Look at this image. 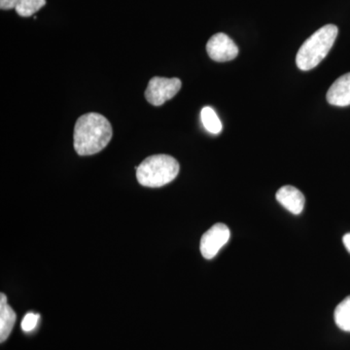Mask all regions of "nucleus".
I'll return each mask as SVG.
<instances>
[{
  "label": "nucleus",
  "mask_w": 350,
  "mask_h": 350,
  "mask_svg": "<svg viewBox=\"0 0 350 350\" xmlns=\"http://www.w3.org/2000/svg\"><path fill=\"white\" fill-rule=\"evenodd\" d=\"M179 163L170 155H153L145 159L137 170V178L145 187L158 188L174 181L178 175Z\"/></svg>",
  "instance_id": "3"
},
{
  "label": "nucleus",
  "mask_w": 350,
  "mask_h": 350,
  "mask_svg": "<svg viewBox=\"0 0 350 350\" xmlns=\"http://www.w3.org/2000/svg\"><path fill=\"white\" fill-rule=\"evenodd\" d=\"M111 124L103 115L88 113L76 122L73 144L80 156H90L98 153L107 146L111 140Z\"/></svg>",
  "instance_id": "1"
},
{
  "label": "nucleus",
  "mask_w": 350,
  "mask_h": 350,
  "mask_svg": "<svg viewBox=\"0 0 350 350\" xmlns=\"http://www.w3.org/2000/svg\"><path fill=\"white\" fill-rule=\"evenodd\" d=\"M21 0H0V8L2 10H11L16 9Z\"/></svg>",
  "instance_id": "14"
},
{
  "label": "nucleus",
  "mask_w": 350,
  "mask_h": 350,
  "mask_svg": "<svg viewBox=\"0 0 350 350\" xmlns=\"http://www.w3.org/2000/svg\"><path fill=\"white\" fill-rule=\"evenodd\" d=\"M45 4L46 0H21L15 10L21 17H31L45 6Z\"/></svg>",
  "instance_id": "12"
},
{
  "label": "nucleus",
  "mask_w": 350,
  "mask_h": 350,
  "mask_svg": "<svg viewBox=\"0 0 350 350\" xmlns=\"http://www.w3.org/2000/svg\"><path fill=\"white\" fill-rule=\"evenodd\" d=\"M182 82L178 78H152L148 83L145 98L154 107H161L167 100H172L180 91Z\"/></svg>",
  "instance_id": "4"
},
{
  "label": "nucleus",
  "mask_w": 350,
  "mask_h": 350,
  "mask_svg": "<svg viewBox=\"0 0 350 350\" xmlns=\"http://www.w3.org/2000/svg\"><path fill=\"white\" fill-rule=\"evenodd\" d=\"M206 52L211 59L223 63L236 59L239 47L227 34L216 33L207 42Z\"/></svg>",
  "instance_id": "6"
},
{
  "label": "nucleus",
  "mask_w": 350,
  "mask_h": 350,
  "mask_svg": "<svg viewBox=\"0 0 350 350\" xmlns=\"http://www.w3.org/2000/svg\"><path fill=\"white\" fill-rule=\"evenodd\" d=\"M231 232L229 228L222 223L213 225L208 231L204 232L200 239V252L206 259H213L221 248L229 241Z\"/></svg>",
  "instance_id": "5"
},
{
  "label": "nucleus",
  "mask_w": 350,
  "mask_h": 350,
  "mask_svg": "<svg viewBox=\"0 0 350 350\" xmlns=\"http://www.w3.org/2000/svg\"><path fill=\"white\" fill-rule=\"evenodd\" d=\"M16 313L7 304L5 295H0V342H3L10 336L15 325Z\"/></svg>",
  "instance_id": "9"
},
{
  "label": "nucleus",
  "mask_w": 350,
  "mask_h": 350,
  "mask_svg": "<svg viewBox=\"0 0 350 350\" xmlns=\"http://www.w3.org/2000/svg\"><path fill=\"white\" fill-rule=\"evenodd\" d=\"M276 200L289 213L299 215L305 207V196L294 186H283L276 192Z\"/></svg>",
  "instance_id": "7"
},
{
  "label": "nucleus",
  "mask_w": 350,
  "mask_h": 350,
  "mask_svg": "<svg viewBox=\"0 0 350 350\" xmlns=\"http://www.w3.org/2000/svg\"><path fill=\"white\" fill-rule=\"evenodd\" d=\"M342 241H344L345 248H347V250L350 253V234H345Z\"/></svg>",
  "instance_id": "15"
},
{
  "label": "nucleus",
  "mask_w": 350,
  "mask_h": 350,
  "mask_svg": "<svg viewBox=\"0 0 350 350\" xmlns=\"http://www.w3.org/2000/svg\"><path fill=\"white\" fill-rule=\"evenodd\" d=\"M334 317L336 324L340 330L350 332V296L338 304Z\"/></svg>",
  "instance_id": "11"
},
{
  "label": "nucleus",
  "mask_w": 350,
  "mask_h": 350,
  "mask_svg": "<svg viewBox=\"0 0 350 350\" xmlns=\"http://www.w3.org/2000/svg\"><path fill=\"white\" fill-rule=\"evenodd\" d=\"M338 33V29L335 25H324L315 31L301 46L296 57L297 66L304 71L317 68L330 52Z\"/></svg>",
  "instance_id": "2"
},
{
  "label": "nucleus",
  "mask_w": 350,
  "mask_h": 350,
  "mask_svg": "<svg viewBox=\"0 0 350 350\" xmlns=\"http://www.w3.org/2000/svg\"><path fill=\"white\" fill-rule=\"evenodd\" d=\"M39 319H40V317H39L38 313H27L22 321L23 331L27 332V333L33 331L36 326H38Z\"/></svg>",
  "instance_id": "13"
},
{
  "label": "nucleus",
  "mask_w": 350,
  "mask_h": 350,
  "mask_svg": "<svg viewBox=\"0 0 350 350\" xmlns=\"http://www.w3.org/2000/svg\"><path fill=\"white\" fill-rule=\"evenodd\" d=\"M327 101L335 107L350 105V72L340 76L332 84L327 93Z\"/></svg>",
  "instance_id": "8"
},
{
  "label": "nucleus",
  "mask_w": 350,
  "mask_h": 350,
  "mask_svg": "<svg viewBox=\"0 0 350 350\" xmlns=\"http://www.w3.org/2000/svg\"><path fill=\"white\" fill-rule=\"evenodd\" d=\"M200 119H202V125L208 133L218 135L222 131V123L213 108L209 107L202 108V112H200Z\"/></svg>",
  "instance_id": "10"
}]
</instances>
